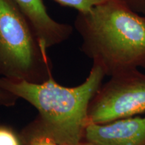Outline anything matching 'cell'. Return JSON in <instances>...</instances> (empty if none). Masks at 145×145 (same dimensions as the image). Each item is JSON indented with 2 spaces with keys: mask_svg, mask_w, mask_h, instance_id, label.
<instances>
[{
  "mask_svg": "<svg viewBox=\"0 0 145 145\" xmlns=\"http://www.w3.org/2000/svg\"><path fill=\"white\" fill-rule=\"evenodd\" d=\"M13 1L30 23L40 44L47 49L69 39L73 27L52 18L42 0Z\"/></svg>",
  "mask_w": 145,
  "mask_h": 145,
  "instance_id": "6",
  "label": "cell"
},
{
  "mask_svg": "<svg viewBox=\"0 0 145 145\" xmlns=\"http://www.w3.org/2000/svg\"><path fill=\"white\" fill-rule=\"evenodd\" d=\"M27 145H61L47 138H40L34 140Z\"/></svg>",
  "mask_w": 145,
  "mask_h": 145,
  "instance_id": "11",
  "label": "cell"
},
{
  "mask_svg": "<svg viewBox=\"0 0 145 145\" xmlns=\"http://www.w3.org/2000/svg\"><path fill=\"white\" fill-rule=\"evenodd\" d=\"M47 50L13 0H0V77L48 80L52 75Z\"/></svg>",
  "mask_w": 145,
  "mask_h": 145,
  "instance_id": "3",
  "label": "cell"
},
{
  "mask_svg": "<svg viewBox=\"0 0 145 145\" xmlns=\"http://www.w3.org/2000/svg\"><path fill=\"white\" fill-rule=\"evenodd\" d=\"M84 138L94 145H145V115L104 124L89 123Z\"/></svg>",
  "mask_w": 145,
  "mask_h": 145,
  "instance_id": "5",
  "label": "cell"
},
{
  "mask_svg": "<svg viewBox=\"0 0 145 145\" xmlns=\"http://www.w3.org/2000/svg\"><path fill=\"white\" fill-rule=\"evenodd\" d=\"M53 1L62 6L69 7L75 9L78 12H86L97 5L113 0H53Z\"/></svg>",
  "mask_w": 145,
  "mask_h": 145,
  "instance_id": "7",
  "label": "cell"
},
{
  "mask_svg": "<svg viewBox=\"0 0 145 145\" xmlns=\"http://www.w3.org/2000/svg\"><path fill=\"white\" fill-rule=\"evenodd\" d=\"M105 76L102 68L93 63L84 82L73 88L61 86L52 75L41 83L0 77V88L27 101L39 112L35 121L24 130V143L47 138L61 145H79L89 124L91 101Z\"/></svg>",
  "mask_w": 145,
  "mask_h": 145,
  "instance_id": "1",
  "label": "cell"
},
{
  "mask_svg": "<svg viewBox=\"0 0 145 145\" xmlns=\"http://www.w3.org/2000/svg\"><path fill=\"white\" fill-rule=\"evenodd\" d=\"M0 145H20L17 135L10 128L0 126Z\"/></svg>",
  "mask_w": 145,
  "mask_h": 145,
  "instance_id": "8",
  "label": "cell"
},
{
  "mask_svg": "<svg viewBox=\"0 0 145 145\" xmlns=\"http://www.w3.org/2000/svg\"><path fill=\"white\" fill-rule=\"evenodd\" d=\"M145 113V73L139 69L110 77L91 101L89 123L104 124Z\"/></svg>",
  "mask_w": 145,
  "mask_h": 145,
  "instance_id": "4",
  "label": "cell"
},
{
  "mask_svg": "<svg viewBox=\"0 0 145 145\" xmlns=\"http://www.w3.org/2000/svg\"><path fill=\"white\" fill-rule=\"evenodd\" d=\"M144 17H145V16H144Z\"/></svg>",
  "mask_w": 145,
  "mask_h": 145,
  "instance_id": "13",
  "label": "cell"
},
{
  "mask_svg": "<svg viewBox=\"0 0 145 145\" xmlns=\"http://www.w3.org/2000/svg\"><path fill=\"white\" fill-rule=\"evenodd\" d=\"M79 145H94L92 144V143H90L89 142H87V141H85V142H81L79 144Z\"/></svg>",
  "mask_w": 145,
  "mask_h": 145,
  "instance_id": "12",
  "label": "cell"
},
{
  "mask_svg": "<svg viewBox=\"0 0 145 145\" xmlns=\"http://www.w3.org/2000/svg\"><path fill=\"white\" fill-rule=\"evenodd\" d=\"M81 50L109 77L145 69V17L113 0L78 12Z\"/></svg>",
  "mask_w": 145,
  "mask_h": 145,
  "instance_id": "2",
  "label": "cell"
},
{
  "mask_svg": "<svg viewBox=\"0 0 145 145\" xmlns=\"http://www.w3.org/2000/svg\"><path fill=\"white\" fill-rule=\"evenodd\" d=\"M17 97L10 92L0 88V106H11L15 104Z\"/></svg>",
  "mask_w": 145,
  "mask_h": 145,
  "instance_id": "10",
  "label": "cell"
},
{
  "mask_svg": "<svg viewBox=\"0 0 145 145\" xmlns=\"http://www.w3.org/2000/svg\"><path fill=\"white\" fill-rule=\"evenodd\" d=\"M137 13L145 16V0H120Z\"/></svg>",
  "mask_w": 145,
  "mask_h": 145,
  "instance_id": "9",
  "label": "cell"
}]
</instances>
